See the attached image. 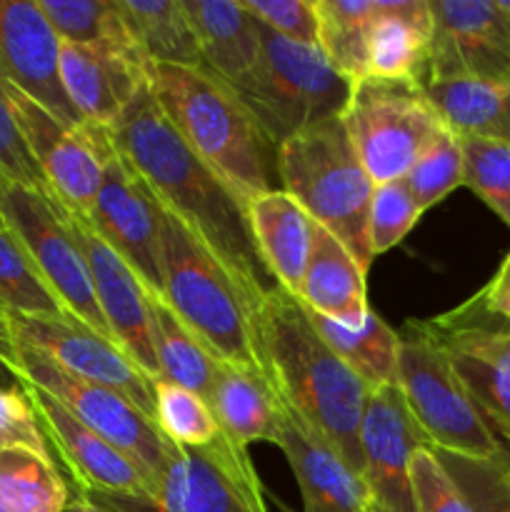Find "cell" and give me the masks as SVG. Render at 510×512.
<instances>
[{
    "label": "cell",
    "instance_id": "42",
    "mask_svg": "<svg viewBox=\"0 0 510 512\" xmlns=\"http://www.w3.org/2000/svg\"><path fill=\"white\" fill-rule=\"evenodd\" d=\"M240 3L258 23L280 38L308 48L318 45V15L313 0H240Z\"/></svg>",
    "mask_w": 510,
    "mask_h": 512
},
{
    "label": "cell",
    "instance_id": "3",
    "mask_svg": "<svg viewBox=\"0 0 510 512\" xmlns=\"http://www.w3.org/2000/svg\"><path fill=\"white\" fill-rule=\"evenodd\" d=\"M150 88L185 145L248 203L278 190V148L228 83L203 68L153 65Z\"/></svg>",
    "mask_w": 510,
    "mask_h": 512
},
{
    "label": "cell",
    "instance_id": "45",
    "mask_svg": "<svg viewBox=\"0 0 510 512\" xmlns=\"http://www.w3.org/2000/svg\"><path fill=\"white\" fill-rule=\"evenodd\" d=\"M478 298L490 315L510 323V253L505 255V260L500 263L493 280L480 290Z\"/></svg>",
    "mask_w": 510,
    "mask_h": 512
},
{
    "label": "cell",
    "instance_id": "31",
    "mask_svg": "<svg viewBox=\"0 0 510 512\" xmlns=\"http://www.w3.org/2000/svg\"><path fill=\"white\" fill-rule=\"evenodd\" d=\"M148 310L150 340H153V353L160 370L158 380L180 385L205 400L213 385L215 370H218V358L195 338L193 330L170 310L163 298L150 295Z\"/></svg>",
    "mask_w": 510,
    "mask_h": 512
},
{
    "label": "cell",
    "instance_id": "26",
    "mask_svg": "<svg viewBox=\"0 0 510 512\" xmlns=\"http://www.w3.org/2000/svg\"><path fill=\"white\" fill-rule=\"evenodd\" d=\"M183 8L198 38L203 70L235 88L258 60L260 23L240 0H183Z\"/></svg>",
    "mask_w": 510,
    "mask_h": 512
},
{
    "label": "cell",
    "instance_id": "7",
    "mask_svg": "<svg viewBox=\"0 0 510 512\" xmlns=\"http://www.w3.org/2000/svg\"><path fill=\"white\" fill-rule=\"evenodd\" d=\"M275 148L320 120L343 115L350 80L315 45L290 43L260 23V53L253 70L235 85Z\"/></svg>",
    "mask_w": 510,
    "mask_h": 512
},
{
    "label": "cell",
    "instance_id": "16",
    "mask_svg": "<svg viewBox=\"0 0 510 512\" xmlns=\"http://www.w3.org/2000/svg\"><path fill=\"white\" fill-rule=\"evenodd\" d=\"M430 80L510 83V18L495 0H428Z\"/></svg>",
    "mask_w": 510,
    "mask_h": 512
},
{
    "label": "cell",
    "instance_id": "47",
    "mask_svg": "<svg viewBox=\"0 0 510 512\" xmlns=\"http://www.w3.org/2000/svg\"><path fill=\"white\" fill-rule=\"evenodd\" d=\"M63 512H108V510L98 508V505L88 503V500H85V498H78V495H75V500H70L68 508H65Z\"/></svg>",
    "mask_w": 510,
    "mask_h": 512
},
{
    "label": "cell",
    "instance_id": "44",
    "mask_svg": "<svg viewBox=\"0 0 510 512\" xmlns=\"http://www.w3.org/2000/svg\"><path fill=\"white\" fill-rule=\"evenodd\" d=\"M30 448L48 455V438L25 390H0V448Z\"/></svg>",
    "mask_w": 510,
    "mask_h": 512
},
{
    "label": "cell",
    "instance_id": "49",
    "mask_svg": "<svg viewBox=\"0 0 510 512\" xmlns=\"http://www.w3.org/2000/svg\"><path fill=\"white\" fill-rule=\"evenodd\" d=\"M495 3H498V8L510 18V0H495Z\"/></svg>",
    "mask_w": 510,
    "mask_h": 512
},
{
    "label": "cell",
    "instance_id": "4",
    "mask_svg": "<svg viewBox=\"0 0 510 512\" xmlns=\"http://www.w3.org/2000/svg\"><path fill=\"white\" fill-rule=\"evenodd\" d=\"M280 190L293 195L313 223L335 235L360 268L373 263L368 243V210L375 183L355 153L343 118H328L278 148Z\"/></svg>",
    "mask_w": 510,
    "mask_h": 512
},
{
    "label": "cell",
    "instance_id": "39",
    "mask_svg": "<svg viewBox=\"0 0 510 512\" xmlns=\"http://www.w3.org/2000/svg\"><path fill=\"white\" fill-rule=\"evenodd\" d=\"M475 512H510V460H473L435 450Z\"/></svg>",
    "mask_w": 510,
    "mask_h": 512
},
{
    "label": "cell",
    "instance_id": "28",
    "mask_svg": "<svg viewBox=\"0 0 510 512\" xmlns=\"http://www.w3.org/2000/svg\"><path fill=\"white\" fill-rule=\"evenodd\" d=\"M423 88L455 138L510 145V83L453 78L430 80Z\"/></svg>",
    "mask_w": 510,
    "mask_h": 512
},
{
    "label": "cell",
    "instance_id": "46",
    "mask_svg": "<svg viewBox=\"0 0 510 512\" xmlns=\"http://www.w3.org/2000/svg\"><path fill=\"white\" fill-rule=\"evenodd\" d=\"M15 360H18V345L10 330L8 313L0 308V390H25Z\"/></svg>",
    "mask_w": 510,
    "mask_h": 512
},
{
    "label": "cell",
    "instance_id": "2",
    "mask_svg": "<svg viewBox=\"0 0 510 512\" xmlns=\"http://www.w3.org/2000/svg\"><path fill=\"white\" fill-rule=\"evenodd\" d=\"M263 375L275 395L313 425L363 478V428L370 388L310 323L295 295L278 288L253 313Z\"/></svg>",
    "mask_w": 510,
    "mask_h": 512
},
{
    "label": "cell",
    "instance_id": "18",
    "mask_svg": "<svg viewBox=\"0 0 510 512\" xmlns=\"http://www.w3.org/2000/svg\"><path fill=\"white\" fill-rule=\"evenodd\" d=\"M360 448L370 512H415L410 463L415 450L430 448V443L405 408L398 385H383L370 393Z\"/></svg>",
    "mask_w": 510,
    "mask_h": 512
},
{
    "label": "cell",
    "instance_id": "30",
    "mask_svg": "<svg viewBox=\"0 0 510 512\" xmlns=\"http://www.w3.org/2000/svg\"><path fill=\"white\" fill-rule=\"evenodd\" d=\"M38 5L63 43L83 45L150 68L125 25L118 0H38Z\"/></svg>",
    "mask_w": 510,
    "mask_h": 512
},
{
    "label": "cell",
    "instance_id": "17",
    "mask_svg": "<svg viewBox=\"0 0 510 512\" xmlns=\"http://www.w3.org/2000/svg\"><path fill=\"white\" fill-rule=\"evenodd\" d=\"M63 40L38 0H0V75L68 128H85L60 80Z\"/></svg>",
    "mask_w": 510,
    "mask_h": 512
},
{
    "label": "cell",
    "instance_id": "6",
    "mask_svg": "<svg viewBox=\"0 0 510 512\" xmlns=\"http://www.w3.org/2000/svg\"><path fill=\"white\" fill-rule=\"evenodd\" d=\"M78 498L108 512H268L248 448L223 430L198 448L173 443L145 493L78 490Z\"/></svg>",
    "mask_w": 510,
    "mask_h": 512
},
{
    "label": "cell",
    "instance_id": "11",
    "mask_svg": "<svg viewBox=\"0 0 510 512\" xmlns=\"http://www.w3.org/2000/svg\"><path fill=\"white\" fill-rule=\"evenodd\" d=\"M3 218L5 225L25 245L65 313L110 338V330L95 298L88 263L70 230L63 205L40 190L8 183L3 195Z\"/></svg>",
    "mask_w": 510,
    "mask_h": 512
},
{
    "label": "cell",
    "instance_id": "35",
    "mask_svg": "<svg viewBox=\"0 0 510 512\" xmlns=\"http://www.w3.org/2000/svg\"><path fill=\"white\" fill-rule=\"evenodd\" d=\"M0 308L13 315L65 313L38 265L8 225L0 228Z\"/></svg>",
    "mask_w": 510,
    "mask_h": 512
},
{
    "label": "cell",
    "instance_id": "1",
    "mask_svg": "<svg viewBox=\"0 0 510 512\" xmlns=\"http://www.w3.org/2000/svg\"><path fill=\"white\" fill-rule=\"evenodd\" d=\"M108 135L148 183L158 203L233 275L255 313L265 295L280 285L255 248L248 200L185 145L160 110L150 80Z\"/></svg>",
    "mask_w": 510,
    "mask_h": 512
},
{
    "label": "cell",
    "instance_id": "19",
    "mask_svg": "<svg viewBox=\"0 0 510 512\" xmlns=\"http://www.w3.org/2000/svg\"><path fill=\"white\" fill-rule=\"evenodd\" d=\"M65 218L85 255L95 298H98L110 338L150 380H158L160 370L153 353V340H150L148 288L140 283L133 268L95 233L88 218L70 210H65Z\"/></svg>",
    "mask_w": 510,
    "mask_h": 512
},
{
    "label": "cell",
    "instance_id": "32",
    "mask_svg": "<svg viewBox=\"0 0 510 512\" xmlns=\"http://www.w3.org/2000/svg\"><path fill=\"white\" fill-rule=\"evenodd\" d=\"M308 310V308H305ZM310 323L315 325L325 343L370 385L383 388L398 380V330L390 328L375 310L365 315L360 325H343L308 310Z\"/></svg>",
    "mask_w": 510,
    "mask_h": 512
},
{
    "label": "cell",
    "instance_id": "5",
    "mask_svg": "<svg viewBox=\"0 0 510 512\" xmlns=\"http://www.w3.org/2000/svg\"><path fill=\"white\" fill-rule=\"evenodd\" d=\"M163 300L215 358L263 373L253 305L223 263L165 208Z\"/></svg>",
    "mask_w": 510,
    "mask_h": 512
},
{
    "label": "cell",
    "instance_id": "15",
    "mask_svg": "<svg viewBox=\"0 0 510 512\" xmlns=\"http://www.w3.org/2000/svg\"><path fill=\"white\" fill-rule=\"evenodd\" d=\"M10 330L18 343L48 355L53 363L78 378L113 388L133 400L148 418L155 420L153 380L118 348L83 320L63 315H13Z\"/></svg>",
    "mask_w": 510,
    "mask_h": 512
},
{
    "label": "cell",
    "instance_id": "10",
    "mask_svg": "<svg viewBox=\"0 0 510 512\" xmlns=\"http://www.w3.org/2000/svg\"><path fill=\"white\" fill-rule=\"evenodd\" d=\"M15 345H18L15 368H18L23 385H33V388L48 393L80 423L95 430L120 453L128 455L150 485V480L163 470L170 448H173V440L165 438L158 423L118 390L68 373L48 355L30 345L18 343V340Z\"/></svg>",
    "mask_w": 510,
    "mask_h": 512
},
{
    "label": "cell",
    "instance_id": "13",
    "mask_svg": "<svg viewBox=\"0 0 510 512\" xmlns=\"http://www.w3.org/2000/svg\"><path fill=\"white\" fill-rule=\"evenodd\" d=\"M428 325L488 428L510 445V323L473 295Z\"/></svg>",
    "mask_w": 510,
    "mask_h": 512
},
{
    "label": "cell",
    "instance_id": "20",
    "mask_svg": "<svg viewBox=\"0 0 510 512\" xmlns=\"http://www.w3.org/2000/svg\"><path fill=\"white\" fill-rule=\"evenodd\" d=\"M275 445L285 453L298 480L303 512H370L365 480L283 400Z\"/></svg>",
    "mask_w": 510,
    "mask_h": 512
},
{
    "label": "cell",
    "instance_id": "38",
    "mask_svg": "<svg viewBox=\"0 0 510 512\" xmlns=\"http://www.w3.org/2000/svg\"><path fill=\"white\" fill-rule=\"evenodd\" d=\"M405 185L413 193L418 208L428 210L445 200V195L453 193L463 185V148L460 138H455L450 130L440 135L438 143L408 170Z\"/></svg>",
    "mask_w": 510,
    "mask_h": 512
},
{
    "label": "cell",
    "instance_id": "48",
    "mask_svg": "<svg viewBox=\"0 0 510 512\" xmlns=\"http://www.w3.org/2000/svg\"><path fill=\"white\" fill-rule=\"evenodd\" d=\"M10 180L5 178L3 173H0V228H5V218H3V195H5V188H8Z\"/></svg>",
    "mask_w": 510,
    "mask_h": 512
},
{
    "label": "cell",
    "instance_id": "27",
    "mask_svg": "<svg viewBox=\"0 0 510 512\" xmlns=\"http://www.w3.org/2000/svg\"><path fill=\"white\" fill-rule=\"evenodd\" d=\"M220 430L238 445L275 443L280 425V398L260 370L235 368L218 360L213 385L205 398Z\"/></svg>",
    "mask_w": 510,
    "mask_h": 512
},
{
    "label": "cell",
    "instance_id": "22",
    "mask_svg": "<svg viewBox=\"0 0 510 512\" xmlns=\"http://www.w3.org/2000/svg\"><path fill=\"white\" fill-rule=\"evenodd\" d=\"M150 68L83 45L60 48V80L85 128H113L150 80Z\"/></svg>",
    "mask_w": 510,
    "mask_h": 512
},
{
    "label": "cell",
    "instance_id": "50",
    "mask_svg": "<svg viewBox=\"0 0 510 512\" xmlns=\"http://www.w3.org/2000/svg\"><path fill=\"white\" fill-rule=\"evenodd\" d=\"M0 512H10L8 508H3V505H0Z\"/></svg>",
    "mask_w": 510,
    "mask_h": 512
},
{
    "label": "cell",
    "instance_id": "8",
    "mask_svg": "<svg viewBox=\"0 0 510 512\" xmlns=\"http://www.w3.org/2000/svg\"><path fill=\"white\" fill-rule=\"evenodd\" d=\"M398 343L395 385L430 448L473 460H510L503 440L465 393L428 320H408L398 330Z\"/></svg>",
    "mask_w": 510,
    "mask_h": 512
},
{
    "label": "cell",
    "instance_id": "36",
    "mask_svg": "<svg viewBox=\"0 0 510 512\" xmlns=\"http://www.w3.org/2000/svg\"><path fill=\"white\" fill-rule=\"evenodd\" d=\"M155 423L168 440L178 445H208L220 435L213 410L200 395L168 383L153 380Z\"/></svg>",
    "mask_w": 510,
    "mask_h": 512
},
{
    "label": "cell",
    "instance_id": "14",
    "mask_svg": "<svg viewBox=\"0 0 510 512\" xmlns=\"http://www.w3.org/2000/svg\"><path fill=\"white\" fill-rule=\"evenodd\" d=\"M10 108L50 195L65 210L88 215L103 180V128L73 130L5 80Z\"/></svg>",
    "mask_w": 510,
    "mask_h": 512
},
{
    "label": "cell",
    "instance_id": "34",
    "mask_svg": "<svg viewBox=\"0 0 510 512\" xmlns=\"http://www.w3.org/2000/svg\"><path fill=\"white\" fill-rule=\"evenodd\" d=\"M318 45L350 83L368 75V28L375 0H313Z\"/></svg>",
    "mask_w": 510,
    "mask_h": 512
},
{
    "label": "cell",
    "instance_id": "9",
    "mask_svg": "<svg viewBox=\"0 0 510 512\" xmlns=\"http://www.w3.org/2000/svg\"><path fill=\"white\" fill-rule=\"evenodd\" d=\"M340 118L375 185L403 180L448 130L423 85L373 75L350 83Z\"/></svg>",
    "mask_w": 510,
    "mask_h": 512
},
{
    "label": "cell",
    "instance_id": "37",
    "mask_svg": "<svg viewBox=\"0 0 510 512\" xmlns=\"http://www.w3.org/2000/svg\"><path fill=\"white\" fill-rule=\"evenodd\" d=\"M463 185L473 190L510 228V145L460 140Z\"/></svg>",
    "mask_w": 510,
    "mask_h": 512
},
{
    "label": "cell",
    "instance_id": "25",
    "mask_svg": "<svg viewBox=\"0 0 510 512\" xmlns=\"http://www.w3.org/2000/svg\"><path fill=\"white\" fill-rule=\"evenodd\" d=\"M248 220L265 268L280 288L298 298L313 248V218L293 195L278 188L250 200Z\"/></svg>",
    "mask_w": 510,
    "mask_h": 512
},
{
    "label": "cell",
    "instance_id": "24",
    "mask_svg": "<svg viewBox=\"0 0 510 512\" xmlns=\"http://www.w3.org/2000/svg\"><path fill=\"white\" fill-rule=\"evenodd\" d=\"M355 255L323 225H313V248L298 300L313 313L343 325H360L368 308V285Z\"/></svg>",
    "mask_w": 510,
    "mask_h": 512
},
{
    "label": "cell",
    "instance_id": "23",
    "mask_svg": "<svg viewBox=\"0 0 510 512\" xmlns=\"http://www.w3.org/2000/svg\"><path fill=\"white\" fill-rule=\"evenodd\" d=\"M433 15L428 0H375L368 28V75L428 83Z\"/></svg>",
    "mask_w": 510,
    "mask_h": 512
},
{
    "label": "cell",
    "instance_id": "12",
    "mask_svg": "<svg viewBox=\"0 0 510 512\" xmlns=\"http://www.w3.org/2000/svg\"><path fill=\"white\" fill-rule=\"evenodd\" d=\"M95 233L163 298V205L103 130V180L88 215Z\"/></svg>",
    "mask_w": 510,
    "mask_h": 512
},
{
    "label": "cell",
    "instance_id": "43",
    "mask_svg": "<svg viewBox=\"0 0 510 512\" xmlns=\"http://www.w3.org/2000/svg\"><path fill=\"white\" fill-rule=\"evenodd\" d=\"M0 173H3L10 183L25 185V188H33L50 195L45 175L40 173L38 163L33 160L23 135H20L18 123H15L3 75H0ZM50 198H53V195H50Z\"/></svg>",
    "mask_w": 510,
    "mask_h": 512
},
{
    "label": "cell",
    "instance_id": "40",
    "mask_svg": "<svg viewBox=\"0 0 510 512\" xmlns=\"http://www.w3.org/2000/svg\"><path fill=\"white\" fill-rule=\"evenodd\" d=\"M420 215H423V210L418 208L405 180L375 185L368 210V243L373 258L403 243V238L415 228Z\"/></svg>",
    "mask_w": 510,
    "mask_h": 512
},
{
    "label": "cell",
    "instance_id": "33",
    "mask_svg": "<svg viewBox=\"0 0 510 512\" xmlns=\"http://www.w3.org/2000/svg\"><path fill=\"white\" fill-rule=\"evenodd\" d=\"M70 495L48 455L30 448H0V505L10 512H63Z\"/></svg>",
    "mask_w": 510,
    "mask_h": 512
},
{
    "label": "cell",
    "instance_id": "41",
    "mask_svg": "<svg viewBox=\"0 0 510 512\" xmlns=\"http://www.w3.org/2000/svg\"><path fill=\"white\" fill-rule=\"evenodd\" d=\"M415 512H475L433 448H418L410 463Z\"/></svg>",
    "mask_w": 510,
    "mask_h": 512
},
{
    "label": "cell",
    "instance_id": "21",
    "mask_svg": "<svg viewBox=\"0 0 510 512\" xmlns=\"http://www.w3.org/2000/svg\"><path fill=\"white\" fill-rule=\"evenodd\" d=\"M33 403L38 423L48 443L58 450L60 460L68 468L78 490H100V493H145L148 480L143 478L133 460L120 453L115 445L100 438L95 430L80 423L73 413L40 388L25 385Z\"/></svg>",
    "mask_w": 510,
    "mask_h": 512
},
{
    "label": "cell",
    "instance_id": "29",
    "mask_svg": "<svg viewBox=\"0 0 510 512\" xmlns=\"http://www.w3.org/2000/svg\"><path fill=\"white\" fill-rule=\"evenodd\" d=\"M125 25L150 65L203 68L183 0H118Z\"/></svg>",
    "mask_w": 510,
    "mask_h": 512
}]
</instances>
